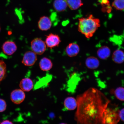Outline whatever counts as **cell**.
<instances>
[{
    "instance_id": "16",
    "label": "cell",
    "mask_w": 124,
    "mask_h": 124,
    "mask_svg": "<svg viewBox=\"0 0 124 124\" xmlns=\"http://www.w3.org/2000/svg\"><path fill=\"white\" fill-rule=\"evenodd\" d=\"M53 5L54 8L58 12L64 11L68 7L66 0H55Z\"/></svg>"
},
{
    "instance_id": "26",
    "label": "cell",
    "mask_w": 124,
    "mask_h": 124,
    "mask_svg": "<svg viewBox=\"0 0 124 124\" xmlns=\"http://www.w3.org/2000/svg\"><path fill=\"white\" fill-rule=\"evenodd\" d=\"M0 31H1V28H0Z\"/></svg>"
},
{
    "instance_id": "3",
    "label": "cell",
    "mask_w": 124,
    "mask_h": 124,
    "mask_svg": "<svg viewBox=\"0 0 124 124\" xmlns=\"http://www.w3.org/2000/svg\"><path fill=\"white\" fill-rule=\"evenodd\" d=\"M117 109L108 106L105 110L103 116V124H117L120 120Z\"/></svg>"
},
{
    "instance_id": "5",
    "label": "cell",
    "mask_w": 124,
    "mask_h": 124,
    "mask_svg": "<svg viewBox=\"0 0 124 124\" xmlns=\"http://www.w3.org/2000/svg\"><path fill=\"white\" fill-rule=\"evenodd\" d=\"M37 60V54L32 51H28L24 54L22 62L25 66H31L35 64Z\"/></svg>"
},
{
    "instance_id": "22",
    "label": "cell",
    "mask_w": 124,
    "mask_h": 124,
    "mask_svg": "<svg viewBox=\"0 0 124 124\" xmlns=\"http://www.w3.org/2000/svg\"><path fill=\"white\" fill-rule=\"evenodd\" d=\"M7 105L4 100L0 99V112H3L7 108Z\"/></svg>"
},
{
    "instance_id": "25",
    "label": "cell",
    "mask_w": 124,
    "mask_h": 124,
    "mask_svg": "<svg viewBox=\"0 0 124 124\" xmlns=\"http://www.w3.org/2000/svg\"><path fill=\"white\" fill-rule=\"evenodd\" d=\"M60 124H65V123H62Z\"/></svg>"
},
{
    "instance_id": "10",
    "label": "cell",
    "mask_w": 124,
    "mask_h": 124,
    "mask_svg": "<svg viewBox=\"0 0 124 124\" xmlns=\"http://www.w3.org/2000/svg\"><path fill=\"white\" fill-rule=\"evenodd\" d=\"M80 51L79 46L74 43H70L66 46L65 49L67 55L70 57L76 56L78 54Z\"/></svg>"
},
{
    "instance_id": "6",
    "label": "cell",
    "mask_w": 124,
    "mask_h": 124,
    "mask_svg": "<svg viewBox=\"0 0 124 124\" xmlns=\"http://www.w3.org/2000/svg\"><path fill=\"white\" fill-rule=\"evenodd\" d=\"M45 41L46 46L52 49L58 46L61 41L58 35L51 33L46 36Z\"/></svg>"
},
{
    "instance_id": "21",
    "label": "cell",
    "mask_w": 124,
    "mask_h": 124,
    "mask_svg": "<svg viewBox=\"0 0 124 124\" xmlns=\"http://www.w3.org/2000/svg\"><path fill=\"white\" fill-rule=\"evenodd\" d=\"M112 6L117 10H124V0H114Z\"/></svg>"
},
{
    "instance_id": "17",
    "label": "cell",
    "mask_w": 124,
    "mask_h": 124,
    "mask_svg": "<svg viewBox=\"0 0 124 124\" xmlns=\"http://www.w3.org/2000/svg\"><path fill=\"white\" fill-rule=\"evenodd\" d=\"M112 58L115 62L121 64L124 62V52L120 49H117L113 53Z\"/></svg>"
},
{
    "instance_id": "2",
    "label": "cell",
    "mask_w": 124,
    "mask_h": 124,
    "mask_svg": "<svg viewBox=\"0 0 124 124\" xmlns=\"http://www.w3.org/2000/svg\"><path fill=\"white\" fill-rule=\"evenodd\" d=\"M100 26V20L92 15L79 19L78 30L87 39L92 38Z\"/></svg>"
},
{
    "instance_id": "23",
    "label": "cell",
    "mask_w": 124,
    "mask_h": 124,
    "mask_svg": "<svg viewBox=\"0 0 124 124\" xmlns=\"http://www.w3.org/2000/svg\"><path fill=\"white\" fill-rule=\"evenodd\" d=\"M119 114L120 119L124 122V108L119 111Z\"/></svg>"
},
{
    "instance_id": "7",
    "label": "cell",
    "mask_w": 124,
    "mask_h": 124,
    "mask_svg": "<svg viewBox=\"0 0 124 124\" xmlns=\"http://www.w3.org/2000/svg\"><path fill=\"white\" fill-rule=\"evenodd\" d=\"M10 97L13 103L19 104L22 103L25 99V94L21 89H16L12 91Z\"/></svg>"
},
{
    "instance_id": "8",
    "label": "cell",
    "mask_w": 124,
    "mask_h": 124,
    "mask_svg": "<svg viewBox=\"0 0 124 124\" xmlns=\"http://www.w3.org/2000/svg\"><path fill=\"white\" fill-rule=\"evenodd\" d=\"M17 46L15 42L11 41L5 42L3 44L2 49L5 54L8 55H11L15 53L17 50Z\"/></svg>"
},
{
    "instance_id": "18",
    "label": "cell",
    "mask_w": 124,
    "mask_h": 124,
    "mask_svg": "<svg viewBox=\"0 0 124 124\" xmlns=\"http://www.w3.org/2000/svg\"><path fill=\"white\" fill-rule=\"evenodd\" d=\"M68 7L72 10H76L83 5L81 0H66Z\"/></svg>"
},
{
    "instance_id": "4",
    "label": "cell",
    "mask_w": 124,
    "mask_h": 124,
    "mask_svg": "<svg viewBox=\"0 0 124 124\" xmlns=\"http://www.w3.org/2000/svg\"><path fill=\"white\" fill-rule=\"evenodd\" d=\"M46 47L45 42L39 38H35L31 42V49L37 55H42L45 52Z\"/></svg>"
},
{
    "instance_id": "9",
    "label": "cell",
    "mask_w": 124,
    "mask_h": 124,
    "mask_svg": "<svg viewBox=\"0 0 124 124\" xmlns=\"http://www.w3.org/2000/svg\"><path fill=\"white\" fill-rule=\"evenodd\" d=\"M52 22L49 17L43 16L40 18L38 22V27L40 30L46 31L52 27Z\"/></svg>"
},
{
    "instance_id": "20",
    "label": "cell",
    "mask_w": 124,
    "mask_h": 124,
    "mask_svg": "<svg viewBox=\"0 0 124 124\" xmlns=\"http://www.w3.org/2000/svg\"><path fill=\"white\" fill-rule=\"evenodd\" d=\"M6 71L7 67L5 63L2 60H0V82L5 78Z\"/></svg>"
},
{
    "instance_id": "11",
    "label": "cell",
    "mask_w": 124,
    "mask_h": 124,
    "mask_svg": "<svg viewBox=\"0 0 124 124\" xmlns=\"http://www.w3.org/2000/svg\"><path fill=\"white\" fill-rule=\"evenodd\" d=\"M19 86L23 91L29 92L33 87V82L31 79L29 78H23L20 82Z\"/></svg>"
},
{
    "instance_id": "19",
    "label": "cell",
    "mask_w": 124,
    "mask_h": 124,
    "mask_svg": "<svg viewBox=\"0 0 124 124\" xmlns=\"http://www.w3.org/2000/svg\"><path fill=\"white\" fill-rule=\"evenodd\" d=\"M116 98L121 101H124V88L118 87L112 91Z\"/></svg>"
},
{
    "instance_id": "14",
    "label": "cell",
    "mask_w": 124,
    "mask_h": 124,
    "mask_svg": "<svg viewBox=\"0 0 124 124\" xmlns=\"http://www.w3.org/2000/svg\"><path fill=\"white\" fill-rule=\"evenodd\" d=\"M52 62L50 59L44 57L42 58L39 62V66L42 70L47 71L50 70L53 67Z\"/></svg>"
},
{
    "instance_id": "15",
    "label": "cell",
    "mask_w": 124,
    "mask_h": 124,
    "mask_svg": "<svg viewBox=\"0 0 124 124\" xmlns=\"http://www.w3.org/2000/svg\"><path fill=\"white\" fill-rule=\"evenodd\" d=\"M110 54V49L107 46H101L98 50L97 52L98 56L103 60H106L108 58Z\"/></svg>"
},
{
    "instance_id": "13",
    "label": "cell",
    "mask_w": 124,
    "mask_h": 124,
    "mask_svg": "<svg viewBox=\"0 0 124 124\" xmlns=\"http://www.w3.org/2000/svg\"><path fill=\"white\" fill-rule=\"evenodd\" d=\"M64 106L69 110H73L77 107V100L72 97L67 98L64 101Z\"/></svg>"
},
{
    "instance_id": "24",
    "label": "cell",
    "mask_w": 124,
    "mask_h": 124,
    "mask_svg": "<svg viewBox=\"0 0 124 124\" xmlns=\"http://www.w3.org/2000/svg\"><path fill=\"white\" fill-rule=\"evenodd\" d=\"M0 124H13L10 121L7 120L3 121Z\"/></svg>"
},
{
    "instance_id": "12",
    "label": "cell",
    "mask_w": 124,
    "mask_h": 124,
    "mask_svg": "<svg viewBox=\"0 0 124 124\" xmlns=\"http://www.w3.org/2000/svg\"><path fill=\"white\" fill-rule=\"evenodd\" d=\"M85 65L88 69H97L100 65L99 60L95 57L91 56L86 59L85 62Z\"/></svg>"
},
{
    "instance_id": "1",
    "label": "cell",
    "mask_w": 124,
    "mask_h": 124,
    "mask_svg": "<svg viewBox=\"0 0 124 124\" xmlns=\"http://www.w3.org/2000/svg\"><path fill=\"white\" fill-rule=\"evenodd\" d=\"M77 100V124H103L104 114L110 103L103 93L96 88H90L78 96Z\"/></svg>"
}]
</instances>
